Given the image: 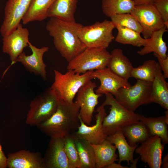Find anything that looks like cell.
Segmentation results:
<instances>
[{"instance_id": "obj_1", "label": "cell", "mask_w": 168, "mask_h": 168, "mask_svg": "<svg viewBox=\"0 0 168 168\" xmlns=\"http://www.w3.org/2000/svg\"><path fill=\"white\" fill-rule=\"evenodd\" d=\"M82 26L54 17H50L47 23L46 29L53 38L55 48L68 62L86 48L78 35Z\"/></svg>"}, {"instance_id": "obj_2", "label": "cell", "mask_w": 168, "mask_h": 168, "mask_svg": "<svg viewBox=\"0 0 168 168\" xmlns=\"http://www.w3.org/2000/svg\"><path fill=\"white\" fill-rule=\"evenodd\" d=\"M80 108L76 101L69 103L59 100L55 112L48 120L36 127L51 138L63 137L72 133L80 124Z\"/></svg>"}, {"instance_id": "obj_3", "label": "cell", "mask_w": 168, "mask_h": 168, "mask_svg": "<svg viewBox=\"0 0 168 168\" xmlns=\"http://www.w3.org/2000/svg\"><path fill=\"white\" fill-rule=\"evenodd\" d=\"M105 95V99L103 104L105 106H110L109 114L104 117L102 123L105 135H112L130 124L140 121V114L127 109L110 93Z\"/></svg>"}, {"instance_id": "obj_4", "label": "cell", "mask_w": 168, "mask_h": 168, "mask_svg": "<svg viewBox=\"0 0 168 168\" xmlns=\"http://www.w3.org/2000/svg\"><path fill=\"white\" fill-rule=\"evenodd\" d=\"M68 70L63 74L54 69V81L50 88L59 100L72 103L80 89L93 78L91 75L92 71L79 74L72 70Z\"/></svg>"}, {"instance_id": "obj_5", "label": "cell", "mask_w": 168, "mask_h": 168, "mask_svg": "<svg viewBox=\"0 0 168 168\" xmlns=\"http://www.w3.org/2000/svg\"><path fill=\"white\" fill-rule=\"evenodd\" d=\"M59 100L49 88L37 95L30 102L26 124L37 126L49 119L56 111Z\"/></svg>"}, {"instance_id": "obj_6", "label": "cell", "mask_w": 168, "mask_h": 168, "mask_svg": "<svg viewBox=\"0 0 168 168\" xmlns=\"http://www.w3.org/2000/svg\"><path fill=\"white\" fill-rule=\"evenodd\" d=\"M115 28L111 21L105 20L89 26H82L78 30V37L86 48L107 49L114 39Z\"/></svg>"}, {"instance_id": "obj_7", "label": "cell", "mask_w": 168, "mask_h": 168, "mask_svg": "<svg viewBox=\"0 0 168 168\" xmlns=\"http://www.w3.org/2000/svg\"><path fill=\"white\" fill-rule=\"evenodd\" d=\"M110 54L102 48H86L68 62V70L79 74L107 67Z\"/></svg>"}, {"instance_id": "obj_8", "label": "cell", "mask_w": 168, "mask_h": 168, "mask_svg": "<svg viewBox=\"0 0 168 168\" xmlns=\"http://www.w3.org/2000/svg\"><path fill=\"white\" fill-rule=\"evenodd\" d=\"M152 88V82L137 80L133 85L120 88L114 98L127 109L134 112L140 106L153 102Z\"/></svg>"}, {"instance_id": "obj_9", "label": "cell", "mask_w": 168, "mask_h": 168, "mask_svg": "<svg viewBox=\"0 0 168 168\" xmlns=\"http://www.w3.org/2000/svg\"><path fill=\"white\" fill-rule=\"evenodd\" d=\"M130 13L141 26L144 39L150 38L152 33L165 26L159 13L153 4L136 5Z\"/></svg>"}, {"instance_id": "obj_10", "label": "cell", "mask_w": 168, "mask_h": 168, "mask_svg": "<svg viewBox=\"0 0 168 168\" xmlns=\"http://www.w3.org/2000/svg\"><path fill=\"white\" fill-rule=\"evenodd\" d=\"M97 86L90 80L82 86L77 94L76 101L80 106L79 116L87 125H90L98 99L102 94L96 93L94 89Z\"/></svg>"}, {"instance_id": "obj_11", "label": "cell", "mask_w": 168, "mask_h": 168, "mask_svg": "<svg viewBox=\"0 0 168 168\" xmlns=\"http://www.w3.org/2000/svg\"><path fill=\"white\" fill-rule=\"evenodd\" d=\"M31 0H8L4 10L5 17L0 29L2 35H7L20 23L27 11Z\"/></svg>"}, {"instance_id": "obj_12", "label": "cell", "mask_w": 168, "mask_h": 168, "mask_svg": "<svg viewBox=\"0 0 168 168\" xmlns=\"http://www.w3.org/2000/svg\"><path fill=\"white\" fill-rule=\"evenodd\" d=\"M29 35L28 29L20 23L11 33L3 37L2 51L9 55L11 66L17 62L18 56L28 46Z\"/></svg>"}, {"instance_id": "obj_13", "label": "cell", "mask_w": 168, "mask_h": 168, "mask_svg": "<svg viewBox=\"0 0 168 168\" xmlns=\"http://www.w3.org/2000/svg\"><path fill=\"white\" fill-rule=\"evenodd\" d=\"M102 104L96 110L95 124L90 126L86 124L79 116L80 125L77 129L72 134L75 137L83 139L92 144L97 145L101 143L107 136L105 134L103 129L102 123L104 117L107 115Z\"/></svg>"}, {"instance_id": "obj_14", "label": "cell", "mask_w": 168, "mask_h": 168, "mask_svg": "<svg viewBox=\"0 0 168 168\" xmlns=\"http://www.w3.org/2000/svg\"><path fill=\"white\" fill-rule=\"evenodd\" d=\"M135 151L141 160L151 168H160L162 164V156L165 144L158 136H150L141 143Z\"/></svg>"}, {"instance_id": "obj_15", "label": "cell", "mask_w": 168, "mask_h": 168, "mask_svg": "<svg viewBox=\"0 0 168 168\" xmlns=\"http://www.w3.org/2000/svg\"><path fill=\"white\" fill-rule=\"evenodd\" d=\"M91 75L93 79L97 78L100 81V85L95 90L96 94L103 95L109 93L115 96L120 88L131 86L128 80L116 74L107 67L92 71Z\"/></svg>"}, {"instance_id": "obj_16", "label": "cell", "mask_w": 168, "mask_h": 168, "mask_svg": "<svg viewBox=\"0 0 168 168\" xmlns=\"http://www.w3.org/2000/svg\"><path fill=\"white\" fill-rule=\"evenodd\" d=\"M44 168H70L63 137L51 138L43 157Z\"/></svg>"}, {"instance_id": "obj_17", "label": "cell", "mask_w": 168, "mask_h": 168, "mask_svg": "<svg viewBox=\"0 0 168 168\" xmlns=\"http://www.w3.org/2000/svg\"><path fill=\"white\" fill-rule=\"evenodd\" d=\"M28 46L32 51V54L27 55L23 52L18 57L17 61L21 63L26 69L31 73L40 76L44 80L47 79L46 67L44 63L43 57L47 52L49 48L43 46L38 48L33 45L29 41Z\"/></svg>"}, {"instance_id": "obj_18", "label": "cell", "mask_w": 168, "mask_h": 168, "mask_svg": "<svg viewBox=\"0 0 168 168\" xmlns=\"http://www.w3.org/2000/svg\"><path fill=\"white\" fill-rule=\"evenodd\" d=\"M7 165L9 168H44L43 157L40 152L21 150L8 154Z\"/></svg>"}, {"instance_id": "obj_19", "label": "cell", "mask_w": 168, "mask_h": 168, "mask_svg": "<svg viewBox=\"0 0 168 168\" xmlns=\"http://www.w3.org/2000/svg\"><path fill=\"white\" fill-rule=\"evenodd\" d=\"M113 72L126 80L131 77L133 68L128 58L123 54L122 49L116 48L110 53V57L107 66Z\"/></svg>"}, {"instance_id": "obj_20", "label": "cell", "mask_w": 168, "mask_h": 168, "mask_svg": "<svg viewBox=\"0 0 168 168\" xmlns=\"http://www.w3.org/2000/svg\"><path fill=\"white\" fill-rule=\"evenodd\" d=\"M152 94L153 102L168 110V84L158 62H157L155 78L152 82Z\"/></svg>"}, {"instance_id": "obj_21", "label": "cell", "mask_w": 168, "mask_h": 168, "mask_svg": "<svg viewBox=\"0 0 168 168\" xmlns=\"http://www.w3.org/2000/svg\"><path fill=\"white\" fill-rule=\"evenodd\" d=\"M168 110L165 111L164 116L148 117L141 114L140 118V121L147 127L151 136H158L164 144L168 143Z\"/></svg>"}, {"instance_id": "obj_22", "label": "cell", "mask_w": 168, "mask_h": 168, "mask_svg": "<svg viewBox=\"0 0 168 168\" xmlns=\"http://www.w3.org/2000/svg\"><path fill=\"white\" fill-rule=\"evenodd\" d=\"M77 2V0H55L48 11V18L54 17L68 22H75L74 14Z\"/></svg>"}, {"instance_id": "obj_23", "label": "cell", "mask_w": 168, "mask_h": 168, "mask_svg": "<svg viewBox=\"0 0 168 168\" xmlns=\"http://www.w3.org/2000/svg\"><path fill=\"white\" fill-rule=\"evenodd\" d=\"M166 26L153 32L148 40L146 45L137 51L139 55L143 56L152 52L158 55L163 59H165L168 55L166 52L167 47L163 39V35L167 31Z\"/></svg>"}, {"instance_id": "obj_24", "label": "cell", "mask_w": 168, "mask_h": 168, "mask_svg": "<svg viewBox=\"0 0 168 168\" xmlns=\"http://www.w3.org/2000/svg\"><path fill=\"white\" fill-rule=\"evenodd\" d=\"M92 145L95 152L96 168H105L119 160L116 147L107 139L100 144Z\"/></svg>"}, {"instance_id": "obj_25", "label": "cell", "mask_w": 168, "mask_h": 168, "mask_svg": "<svg viewBox=\"0 0 168 168\" xmlns=\"http://www.w3.org/2000/svg\"><path fill=\"white\" fill-rule=\"evenodd\" d=\"M106 139L114 145L118 150L119 155V163L126 161L129 164L134 161L133 153L138 144L132 146L127 142L121 130L118 131L113 134L107 136Z\"/></svg>"}, {"instance_id": "obj_26", "label": "cell", "mask_w": 168, "mask_h": 168, "mask_svg": "<svg viewBox=\"0 0 168 168\" xmlns=\"http://www.w3.org/2000/svg\"><path fill=\"white\" fill-rule=\"evenodd\" d=\"M55 0H31L28 9L22 21L24 25L35 21H41L48 18V11Z\"/></svg>"}, {"instance_id": "obj_27", "label": "cell", "mask_w": 168, "mask_h": 168, "mask_svg": "<svg viewBox=\"0 0 168 168\" xmlns=\"http://www.w3.org/2000/svg\"><path fill=\"white\" fill-rule=\"evenodd\" d=\"M122 131L128 144L132 146L142 142L151 136L147 127L140 121L127 126Z\"/></svg>"}, {"instance_id": "obj_28", "label": "cell", "mask_w": 168, "mask_h": 168, "mask_svg": "<svg viewBox=\"0 0 168 168\" xmlns=\"http://www.w3.org/2000/svg\"><path fill=\"white\" fill-rule=\"evenodd\" d=\"M73 136L80 159L81 168H96L95 152L92 144Z\"/></svg>"}, {"instance_id": "obj_29", "label": "cell", "mask_w": 168, "mask_h": 168, "mask_svg": "<svg viewBox=\"0 0 168 168\" xmlns=\"http://www.w3.org/2000/svg\"><path fill=\"white\" fill-rule=\"evenodd\" d=\"M135 5L131 0H102V12L110 17L116 14L130 13Z\"/></svg>"}, {"instance_id": "obj_30", "label": "cell", "mask_w": 168, "mask_h": 168, "mask_svg": "<svg viewBox=\"0 0 168 168\" xmlns=\"http://www.w3.org/2000/svg\"><path fill=\"white\" fill-rule=\"evenodd\" d=\"M115 28L118 30V33L115 40L118 43L141 47L144 46L147 42L148 39L142 38L140 32L119 26H116Z\"/></svg>"}, {"instance_id": "obj_31", "label": "cell", "mask_w": 168, "mask_h": 168, "mask_svg": "<svg viewBox=\"0 0 168 168\" xmlns=\"http://www.w3.org/2000/svg\"><path fill=\"white\" fill-rule=\"evenodd\" d=\"M157 62L150 59L145 61L142 64L137 68H133L131 77L137 80L152 82L155 78Z\"/></svg>"}, {"instance_id": "obj_32", "label": "cell", "mask_w": 168, "mask_h": 168, "mask_svg": "<svg viewBox=\"0 0 168 168\" xmlns=\"http://www.w3.org/2000/svg\"><path fill=\"white\" fill-rule=\"evenodd\" d=\"M64 149L68 158L70 168H81L79 156L77 149L72 133L63 137Z\"/></svg>"}, {"instance_id": "obj_33", "label": "cell", "mask_w": 168, "mask_h": 168, "mask_svg": "<svg viewBox=\"0 0 168 168\" xmlns=\"http://www.w3.org/2000/svg\"><path fill=\"white\" fill-rule=\"evenodd\" d=\"M115 27L119 26L130 29L142 33V28L137 19L131 13H124L114 15L110 17Z\"/></svg>"}, {"instance_id": "obj_34", "label": "cell", "mask_w": 168, "mask_h": 168, "mask_svg": "<svg viewBox=\"0 0 168 168\" xmlns=\"http://www.w3.org/2000/svg\"><path fill=\"white\" fill-rule=\"evenodd\" d=\"M168 29V0H155L153 3Z\"/></svg>"}, {"instance_id": "obj_35", "label": "cell", "mask_w": 168, "mask_h": 168, "mask_svg": "<svg viewBox=\"0 0 168 168\" xmlns=\"http://www.w3.org/2000/svg\"><path fill=\"white\" fill-rule=\"evenodd\" d=\"M154 56L156 57L158 61L160 66L163 71L164 78H168V56L165 58L163 59L157 54L154 53Z\"/></svg>"}, {"instance_id": "obj_36", "label": "cell", "mask_w": 168, "mask_h": 168, "mask_svg": "<svg viewBox=\"0 0 168 168\" xmlns=\"http://www.w3.org/2000/svg\"><path fill=\"white\" fill-rule=\"evenodd\" d=\"M7 157L5 156L0 144V168H7Z\"/></svg>"}, {"instance_id": "obj_37", "label": "cell", "mask_w": 168, "mask_h": 168, "mask_svg": "<svg viewBox=\"0 0 168 168\" xmlns=\"http://www.w3.org/2000/svg\"><path fill=\"white\" fill-rule=\"evenodd\" d=\"M135 5L153 4L155 0H131Z\"/></svg>"}, {"instance_id": "obj_38", "label": "cell", "mask_w": 168, "mask_h": 168, "mask_svg": "<svg viewBox=\"0 0 168 168\" xmlns=\"http://www.w3.org/2000/svg\"><path fill=\"white\" fill-rule=\"evenodd\" d=\"M105 168H128V166H124L121 165L120 164H117L114 162L111 164L106 166Z\"/></svg>"}, {"instance_id": "obj_39", "label": "cell", "mask_w": 168, "mask_h": 168, "mask_svg": "<svg viewBox=\"0 0 168 168\" xmlns=\"http://www.w3.org/2000/svg\"><path fill=\"white\" fill-rule=\"evenodd\" d=\"M162 167L163 168H168V155L167 154L164 158L162 161Z\"/></svg>"}]
</instances>
